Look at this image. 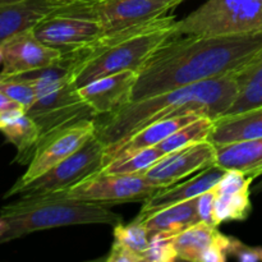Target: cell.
<instances>
[{
  "instance_id": "obj_18",
  "label": "cell",
  "mask_w": 262,
  "mask_h": 262,
  "mask_svg": "<svg viewBox=\"0 0 262 262\" xmlns=\"http://www.w3.org/2000/svg\"><path fill=\"white\" fill-rule=\"evenodd\" d=\"M0 132L17 148L14 160L19 164L30 163L41 138L40 128L23 107L0 112Z\"/></svg>"
},
{
  "instance_id": "obj_28",
  "label": "cell",
  "mask_w": 262,
  "mask_h": 262,
  "mask_svg": "<svg viewBox=\"0 0 262 262\" xmlns=\"http://www.w3.org/2000/svg\"><path fill=\"white\" fill-rule=\"evenodd\" d=\"M0 91L4 92L13 101L18 102L27 112L36 100L35 83L32 78L26 76L4 77L0 81Z\"/></svg>"
},
{
  "instance_id": "obj_5",
  "label": "cell",
  "mask_w": 262,
  "mask_h": 262,
  "mask_svg": "<svg viewBox=\"0 0 262 262\" xmlns=\"http://www.w3.org/2000/svg\"><path fill=\"white\" fill-rule=\"evenodd\" d=\"M19 76L30 77L35 83L36 100L26 113L38 125L41 137L59 128L97 117L77 92L67 54L59 64Z\"/></svg>"
},
{
  "instance_id": "obj_6",
  "label": "cell",
  "mask_w": 262,
  "mask_h": 262,
  "mask_svg": "<svg viewBox=\"0 0 262 262\" xmlns=\"http://www.w3.org/2000/svg\"><path fill=\"white\" fill-rule=\"evenodd\" d=\"M176 26L179 35H262V0H207Z\"/></svg>"
},
{
  "instance_id": "obj_29",
  "label": "cell",
  "mask_w": 262,
  "mask_h": 262,
  "mask_svg": "<svg viewBox=\"0 0 262 262\" xmlns=\"http://www.w3.org/2000/svg\"><path fill=\"white\" fill-rule=\"evenodd\" d=\"M178 260L170 235L154 233L150 235L148 248L145 252V262H173Z\"/></svg>"
},
{
  "instance_id": "obj_24",
  "label": "cell",
  "mask_w": 262,
  "mask_h": 262,
  "mask_svg": "<svg viewBox=\"0 0 262 262\" xmlns=\"http://www.w3.org/2000/svg\"><path fill=\"white\" fill-rule=\"evenodd\" d=\"M214 118L207 117V115L197 118L193 122L188 123L187 125L176 130L173 135L169 136L166 140L159 143L156 147L163 151V154L165 155V154L179 150V148L186 147V146L192 145V143L209 140L212 128H214Z\"/></svg>"
},
{
  "instance_id": "obj_38",
  "label": "cell",
  "mask_w": 262,
  "mask_h": 262,
  "mask_svg": "<svg viewBox=\"0 0 262 262\" xmlns=\"http://www.w3.org/2000/svg\"><path fill=\"white\" fill-rule=\"evenodd\" d=\"M8 2H14V0H0V3H8ZM61 2H64V0H61Z\"/></svg>"
},
{
  "instance_id": "obj_13",
  "label": "cell",
  "mask_w": 262,
  "mask_h": 262,
  "mask_svg": "<svg viewBox=\"0 0 262 262\" xmlns=\"http://www.w3.org/2000/svg\"><path fill=\"white\" fill-rule=\"evenodd\" d=\"M3 76L12 77L40 71L59 64L66 53L41 42L32 30L26 31L2 43Z\"/></svg>"
},
{
  "instance_id": "obj_8",
  "label": "cell",
  "mask_w": 262,
  "mask_h": 262,
  "mask_svg": "<svg viewBox=\"0 0 262 262\" xmlns=\"http://www.w3.org/2000/svg\"><path fill=\"white\" fill-rule=\"evenodd\" d=\"M105 151V145L95 136L78 151L56 164L45 174L19 188L8 189L4 199L20 194H45L66 191L104 169Z\"/></svg>"
},
{
  "instance_id": "obj_25",
  "label": "cell",
  "mask_w": 262,
  "mask_h": 262,
  "mask_svg": "<svg viewBox=\"0 0 262 262\" xmlns=\"http://www.w3.org/2000/svg\"><path fill=\"white\" fill-rule=\"evenodd\" d=\"M250 189L233 194H217L214 207V223L219 227L227 222H243L250 216L252 205Z\"/></svg>"
},
{
  "instance_id": "obj_7",
  "label": "cell",
  "mask_w": 262,
  "mask_h": 262,
  "mask_svg": "<svg viewBox=\"0 0 262 262\" xmlns=\"http://www.w3.org/2000/svg\"><path fill=\"white\" fill-rule=\"evenodd\" d=\"M186 0H76L60 5L58 12L95 19L104 35L119 32L158 19Z\"/></svg>"
},
{
  "instance_id": "obj_10",
  "label": "cell",
  "mask_w": 262,
  "mask_h": 262,
  "mask_svg": "<svg viewBox=\"0 0 262 262\" xmlns=\"http://www.w3.org/2000/svg\"><path fill=\"white\" fill-rule=\"evenodd\" d=\"M96 119H84L59 128L40 138L27 170L9 189L19 188L45 174L51 168L78 151L84 143L96 136Z\"/></svg>"
},
{
  "instance_id": "obj_27",
  "label": "cell",
  "mask_w": 262,
  "mask_h": 262,
  "mask_svg": "<svg viewBox=\"0 0 262 262\" xmlns=\"http://www.w3.org/2000/svg\"><path fill=\"white\" fill-rule=\"evenodd\" d=\"M113 235L114 242L125 246L145 258V252L150 243V233L142 222L133 220L127 225L123 224V222L118 223L113 225Z\"/></svg>"
},
{
  "instance_id": "obj_12",
  "label": "cell",
  "mask_w": 262,
  "mask_h": 262,
  "mask_svg": "<svg viewBox=\"0 0 262 262\" xmlns=\"http://www.w3.org/2000/svg\"><path fill=\"white\" fill-rule=\"evenodd\" d=\"M215 161L216 146L205 140L165 154L146 171L145 177L151 184L163 189L214 165Z\"/></svg>"
},
{
  "instance_id": "obj_30",
  "label": "cell",
  "mask_w": 262,
  "mask_h": 262,
  "mask_svg": "<svg viewBox=\"0 0 262 262\" xmlns=\"http://www.w3.org/2000/svg\"><path fill=\"white\" fill-rule=\"evenodd\" d=\"M253 181L255 179L246 176L242 171L235 170V169H227L224 176L222 177V179L217 182L214 188L217 194H233L250 189Z\"/></svg>"
},
{
  "instance_id": "obj_11",
  "label": "cell",
  "mask_w": 262,
  "mask_h": 262,
  "mask_svg": "<svg viewBox=\"0 0 262 262\" xmlns=\"http://www.w3.org/2000/svg\"><path fill=\"white\" fill-rule=\"evenodd\" d=\"M32 32L41 42L66 54L79 50L104 35L101 26L95 19L66 14L58 9L40 20Z\"/></svg>"
},
{
  "instance_id": "obj_21",
  "label": "cell",
  "mask_w": 262,
  "mask_h": 262,
  "mask_svg": "<svg viewBox=\"0 0 262 262\" xmlns=\"http://www.w3.org/2000/svg\"><path fill=\"white\" fill-rule=\"evenodd\" d=\"M238 92L225 115H234L262 106V48L234 73ZM224 115V117H225Z\"/></svg>"
},
{
  "instance_id": "obj_16",
  "label": "cell",
  "mask_w": 262,
  "mask_h": 262,
  "mask_svg": "<svg viewBox=\"0 0 262 262\" xmlns=\"http://www.w3.org/2000/svg\"><path fill=\"white\" fill-rule=\"evenodd\" d=\"M61 0H14L0 3V43L30 31L40 20L53 14Z\"/></svg>"
},
{
  "instance_id": "obj_34",
  "label": "cell",
  "mask_w": 262,
  "mask_h": 262,
  "mask_svg": "<svg viewBox=\"0 0 262 262\" xmlns=\"http://www.w3.org/2000/svg\"><path fill=\"white\" fill-rule=\"evenodd\" d=\"M18 107H23V106L18 104V102L13 101V100L10 99V97H8L4 92L0 91V112L18 109ZM23 109H25V107H23Z\"/></svg>"
},
{
  "instance_id": "obj_1",
  "label": "cell",
  "mask_w": 262,
  "mask_h": 262,
  "mask_svg": "<svg viewBox=\"0 0 262 262\" xmlns=\"http://www.w3.org/2000/svg\"><path fill=\"white\" fill-rule=\"evenodd\" d=\"M262 48V35H178L138 72L132 101L239 71Z\"/></svg>"
},
{
  "instance_id": "obj_26",
  "label": "cell",
  "mask_w": 262,
  "mask_h": 262,
  "mask_svg": "<svg viewBox=\"0 0 262 262\" xmlns=\"http://www.w3.org/2000/svg\"><path fill=\"white\" fill-rule=\"evenodd\" d=\"M164 156L163 151L156 146L137 151L124 159L114 160L104 166L105 173L115 174H145Z\"/></svg>"
},
{
  "instance_id": "obj_31",
  "label": "cell",
  "mask_w": 262,
  "mask_h": 262,
  "mask_svg": "<svg viewBox=\"0 0 262 262\" xmlns=\"http://www.w3.org/2000/svg\"><path fill=\"white\" fill-rule=\"evenodd\" d=\"M228 256H233L242 262H258L262 261V247H251L245 245L242 241L232 237Z\"/></svg>"
},
{
  "instance_id": "obj_37",
  "label": "cell",
  "mask_w": 262,
  "mask_h": 262,
  "mask_svg": "<svg viewBox=\"0 0 262 262\" xmlns=\"http://www.w3.org/2000/svg\"><path fill=\"white\" fill-rule=\"evenodd\" d=\"M3 63V46L2 43H0V64Z\"/></svg>"
},
{
  "instance_id": "obj_20",
  "label": "cell",
  "mask_w": 262,
  "mask_h": 262,
  "mask_svg": "<svg viewBox=\"0 0 262 262\" xmlns=\"http://www.w3.org/2000/svg\"><path fill=\"white\" fill-rule=\"evenodd\" d=\"M223 169H235L251 178L262 176V137L216 146V161Z\"/></svg>"
},
{
  "instance_id": "obj_23",
  "label": "cell",
  "mask_w": 262,
  "mask_h": 262,
  "mask_svg": "<svg viewBox=\"0 0 262 262\" xmlns=\"http://www.w3.org/2000/svg\"><path fill=\"white\" fill-rule=\"evenodd\" d=\"M220 233L222 232L215 225L199 222L171 237L178 260L200 262L202 253L217 239Z\"/></svg>"
},
{
  "instance_id": "obj_17",
  "label": "cell",
  "mask_w": 262,
  "mask_h": 262,
  "mask_svg": "<svg viewBox=\"0 0 262 262\" xmlns=\"http://www.w3.org/2000/svg\"><path fill=\"white\" fill-rule=\"evenodd\" d=\"M200 117H204V115L187 114L181 115V117L169 118L165 120H159V122L147 125L143 129L136 132L135 135L123 140L122 142L106 148V151H105V165L114 160L127 158V156L143 150V148L158 146L159 143L166 140L169 136L173 135L179 128L184 127Z\"/></svg>"
},
{
  "instance_id": "obj_3",
  "label": "cell",
  "mask_w": 262,
  "mask_h": 262,
  "mask_svg": "<svg viewBox=\"0 0 262 262\" xmlns=\"http://www.w3.org/2000/svg\"><path fill=\"white\" fill-rule=\"evenodd\" d=\"M177 18L166 14L143 25L102 35L95 42L68 53L72 79L77 89L107 74L140 72L151 56L174 36Z\"/></svg>"
},
{
  "instance_id": "obj_41",
  "label": "cell",
  "mask_w": 262,
  "mask_h": 262,
  "mask_svg": "<svg viewBox=\"0 0 262 262\" xmlns=\"http://www.w3.org/2000/svg\"><path fill=\"white\" fill-rule=\"evenodd\" d=\"M0 127H2V122H0Z\"/></svg>"
},
{
  "instance_id": "obj_36",
  "label": "cell",
  "mask_w": 262,
  "mask_h": 262,
  "mask_svg": "<svg viewBox=\"0 0 262 262\" xmlns=\"http://www.w3.org/2000/svg\"><path fill=\"white\" fill-rule=\"evenodd\" d=\"M253 191H256V192H262V181L260 182V183L257 184V186L255 187V189H253Z\"/></svg>"
},
{
  "instance_id": "obj_2",
  "label": "cell",
  "mask_w": 262,
  "mask_h": 262,
  "mask_svg": "<svg viewBox=\"0 0 262 262\" xmlns=\"http://www.w3.org/2000/svg\"><path fill=\"white\" fill-rule=\"evenodd\" d=\"M234 73L128 102L97 122L96 136L109 148L159 120L187 114L224 117L237 97Z\"/></svg>"
},
{
  "instance_id": "obj_22",
  "label": "cell",
  "mask_w": 262,
  "mask_h": 262,
  "mask_svg": "<svg viewBox=\"0 0 262 262\" xmlns=\"http://www.w3.org/2000/svg\"><path fill=\"white\" fill-rule=\"evenodd\" d=\"M199 222L201 220L197 211V199H193L164 207L146 217L142 223L150 235L154 233H163L174 237Z\"/></svg>"
},
{
  "instance_id": "obj_39",
  "label": "cell",
  "mask_w": 262,
  "mask_h": 262,
  "mask_svg": "<svg viewBox=\"0 0 262 262\" xmlns=\"http://www.w3.org/2000/svg\"><path fill=\"white\" fill-rule=\"evenodd\" d=\"M3 78H4V76H3V73H2V72H0V81H2Z\"/></svg>"
},
{
  "instance_id": "obj_40",
  "label": "cell",
  "mask_w": 262,
  "mask_h": 262,
  "mask_svg": "<svg viewBox=\"0 0 262 262\" xmlns=\"http://www.w3.org/2000/svg\"><path fill=\"white\" fill-rule=\"evenodd\" d=\"M66 3H69V2H76V0H64Z\"/></svg>"
},
{
  "instance_id": "obj_19",
  "label": "cell",
  "mask_w": 262,
  "mask_h": 262,
  "mask_svg": "<svg viewBox=\"0 0 262 262\" xmlns=\"http://www.w3.org/2000/svg\"><path fill=\"white\" fill-rule=\"evenodd\" d=\"M262 137V106L215 119L209 140L215 146Z\"/></svg>"
},
{
  "instance_id": "obj_4",
  "label": "cell",
  "mask_w": 262,
  "mask_h": 262,
  "mask_svg": "<svg viewBox=\"0 0 262 262\" xmlns=\"http://www.w3.org/2000/svg\"><path fill=\"white\" fill-rule=\"evenodd\" d=\"M0 216L7 223L2 243L10 242L35 232L84 224L115 225L123 217L106 205L67 199L58 193L20 194L19 200L0 209Z\"/></svg>"
},
{
  "instance_id": "obj_14",
  "label": "cell",
  "mask_w": 262,
  "mask_h": 262,
  "mask_svg": "<svg viewBox=\"0 0 262 262\" xmlns=\"http://www.w3.org/2000/svg\"><path fill=\"white\" fill-rule=\"evenodd\" d=\"M137 72L123 71L107 74L77 89L79 97L91 107L95 114L107 115L132 101L133 87Z\"/></svg>"
},
{
  "instance_id": "obj_15",
  "label": "cell",
  "mask_w": 262,
  "mask_h": 262,
  "mask_svg": "<svg viewBox=\"0 0 262 262\" xmlns=\"http://www.w3.org/2000/svg\"><path fill=\"white\" fill-rule=\"evenodd\" d=\"M225 170L227 169H223L217 164H214V165L199 171L196 176L187 179V181L181 182V183L178 182L173 186L155 192L152 196H150L147 200L143 201L141 211L138 212L135 220L143 222L146 217L150 216L154 212L159 211V210L164 209V207L197 199L200 194L214 188L217 182L224 176Z\"/></svg>"
},
{
  "instance_id": "obj_32",
  "label": "cell",
  "mask_w": 262,
  "mask_h": 262,
  "mask_svg": "<svg viewBox=\"0 0 262 262\" xmlns=\"http://www.w3.org/2000/svg\"><path fill=\"white\" fill-rule=\"evenodd\" d=\"M217 192L215 188L209 189L205 193L200 194L197 197V211H199L200 220L207 223L210 225H215L214 223V207L215 201H216ZM217 227V225H215Z\"/></svg>"
},
{
  "instance_id": "obj_9",
  "label": "cell",
  "mask_w": 262,
  "mask_h": 262,
  "mask_svg": "<svg viewBox=\"0 0 262 262\" xmlns=\"http://www.w3.org/2000/svg\"><path fill=\"white\" fill-rule=\"evenodd\" d=\"M158 191L160 188L151 184L145 174H115L100 170L71 188L54 193L79 201L117 205L145 201Z\"/></svg>"
},
{
  "instance_id": "obj_35",
  "label": "cell",
  "mask_w": 262,
  "mask_h": 262,
  "mask_svg": "<svg viewBox=\"0 0 262 262\" xmlns=\"http://www.w3.org/2000/svg\"><path fill=\"white\" fill-rule=\"evenodd\" d=\"M5 232H7V223H5V220L0 216V238L4 235Z\"/></svg>"
},
{
  "instance_id": "obj_33",
  "label": "cell",
  "mask_w": 262,
  "mask_h": 262,
  "mask_svg": "<svg viewBox=\"0 0 262 262\" xmlns=\"http://www.w3.org/2000/svg\"><path fill=\"white\" fill-rule=\"evenodd\" d=\"M104 261L106 262H145L143 256L133 252L132 250L127 248L125 246L120 243L113 242L112 248L106 257H104Z\"/></svg>"
}]
</instances>
